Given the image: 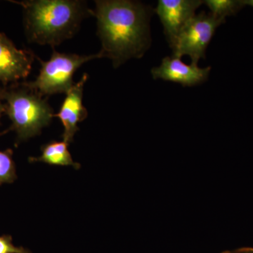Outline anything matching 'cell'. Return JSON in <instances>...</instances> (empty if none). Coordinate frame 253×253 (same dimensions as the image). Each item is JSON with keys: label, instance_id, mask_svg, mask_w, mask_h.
<instances>
[{"label": "cell", "instance_id": "obj_4", "mask_svg": "<svg viewBox=\"0 0 253 253\" xmlns=\"http://www.w3.org/2000/svg\"><path fill=\"white\" fill-rule=\"evenodd\" d=\"M41 63L39 75L34 81L23 82L25 84L43 97L56 94H66L75 84V73L84 63L95 59L99 55H78L60 53L54 49L51 58Z\"/></svg>", "mask_w": 253, "mask_h": 253}, {"label": "cell", "instance_id": "obj_8", "mask_svg": "<svg viewBox=\"0 0 253 253\" xmlns=\"http://www.w3.org/2000/svg\"><path fill=\"white\" fill-rule=\"evenodd\" d=\"M88 77V75L84 73L81 81L73 84L66 93L59 113L54 116L62 123L64 128L62 138L68 144L72 142L75 134L79 130L78 123L83 122L88 116L87 110L83 103V91Z\"/></svg>", "mask_w": 253, "mask_h": 253}, {"label": "cell", "instance_id": "obj_16", "mask_svg": "<svg viewBox=\"0 0 253 253\" xmlns=\"http://www.w3.org/2000/svg\"><path fill=\"white\" fill-rule=\"evenodd\" d=\"M245 4H246V6L249 5V6L253 7V0H245Z\"/></svg>", "mask_w": 253, "mask_h": 253}, {"label": "cell", "instance_id": "obj_1", "mask_svg": "<svg viewBox=\"0 0 253 253\" xmlns=\"http://www.w3.org/2000/svg\"><path fill=\"white\" fill-rule=\"evenodd\" d=\"M91 16L97 21L101 41L99 59L107 58L117 68L128 60L141 59L151 44L152 9L140 1L96 0Z\"/></svg>", "mask_w": 253, "mask_h": 253}, {"label": "cell", "instance_id": "obj_13", "mask_svg": "<svg viewBox=\"0 0 253 253\" xmlns=\"http://www.w3.org/2000/svg\"><path fill=\"white\" fill-rule=\"evenodd\" d=\"M0 253H32L30 250L17 247L13 244L12 237L10 235L0 236Z\"/></svg>", "mask_w": 253, "mask_h": 253}, {"label": "cell", "instance_id": "obj_15", "mask_svg": "<svg viewBox=\"0 0 253 253\" xmlns=\"http://www.w3.org/2000/svg\"><path fill=\"white\" fill-rule=\"evenodd\" d=\"M4 113H5V104L2 98H1V93H0V126H1V116H2Z\"/></svg>", "mask_w": 253, "mask_h": 253}, {"label": "cell", "instance_id": "obj_10", "mask_svg": "<svg viewBox=\"0 0 253 253\" xmlns=\"http://www.w3.org/2000/svg\"><path fill=\"white\" fill-rule=\"evenodd\" d=\"M68 145L64 141H51L42 146L40 157H30L28 161L30 163L42 162L51 166H72L75 169H80L81 164L73 161L68 151Z\"/></svg>", "mask_w": 253, "mask_h": 253}, {"label": "cell", "instance_id": "obj_7", "mask_svg": "<svg viewBox=\"0 0 253 253\" xmlns=\"http://www.w3.org/2000/svg\"><path fill=\"white\" fill-rule=\"evenodd\" d=\"M36 57L30 50L18 49L4 33H0V83L7 86L26 79Z\"/></svg>", "mask_w": 253, "mask_h": 253}, {"label": "cell", "instance_id": "obj_14", "mask_svg": "<svg viewBox=\"0 0 253 253\" xmlns=\"http://www.w3.org/2000/svg\"><path fill=\"white\" fill-rule=\"evenodd\" d=\"M223 253H253V248H242L234 251H226Z\"/></svg>", "mask_w": 253, "mask_h": 253}, {"label": "cell", "instance_id": "obj_3", "mask_svg": "<svg viewBox=\"0 0 253 253\" xmlns=\"http://www.w3.org/2000/svg\"><path fill=\"white\" fill-rule=\"evenodd\" d=\"M0 93L5 101V113L11 121L9 129L1 135L14 131L17 143L28 140L41 134L42 128L49 126L54 118L48 98L32 90L23 82L0 85Z\"/></svg>", "mask_w": 253, "mask_h": 253}, {"label": "cell", "instance_id": "obj_2", "mask_svg": "<svg viewBox=\"0 0 253 253\" xmlns=\"http://www.w3.org/2000/svg\"><path fill=\"white\" fill-rule=\"evenodd\" d=\"M22 6L25 33L31 43L59 45L78 33L82 21L91 16L86 1L28 0L13 1Z\"/></svg>", "mask_w": 253, "mask_h": 253}, {"label": "cell", "instance_id": "obj_9", "mask_svg": "<svg viewBox=\"0 0 253 253\" xmlns=\"http://www.w3.org/2000/svg\"><path fill=\"white\" fill-rule=\"evenodd\" d=\"M211 67L199 68L198 65L186 64L180 58H163L161 66L151 69L154 80L179 83L183 86H194L207 81Z\"/></svg>", "mask_w": 253, "mask_h": 253}, {"label": "cell", "instance_id": "obj_5", "mask_svg": "<svg viewBox=\"0 0 253 253\" xmlns=\"http://www.w3.org/2000/svg\"><path fill=\"white\" fill-rule=\"evenodd\" d=\"M224 18L214 16L205 11L196 14L181 32L172 48V56L180 58L189 56L191 63L198 65L199 60L206 59V51L216 30L223 23Z\"/></svg>", "mask_w": 253, "mask_h": 253}, {"label": "cell", "instance_id": "obj_12", "mask_svg": "<svg viewBox=\"0 0 253 253\" xmlns=\"http://www.w3.org/2000/svg\"><path fill=\"white\" fill-rule=\"evenodd\" d=\"M13 151L8 149L0 151V186L11 184L17 179Z\"/></svg>", "mask_w": 253, "mask_h": 253}, {"label": "cell", "instance_id": "obj_6", "mask_svg": "<svg viewBox=\"0 0 253 253\" xmlns=\"http://www.w3.org/2000/svg\"><path fill=\"white\" fill-rule=\"evenodd\" d=\"M202 0H159L154 9L161 20L171 49L186 24L196 16Z\"/></svg>", "mask_w": 253, "mask_h": 253}, {"label": "cell", "instance_id": "obj_11", "mask_svg": "<svg viewBox=\"0 0 253 253\" xmlns=\"http://www.w3.org/2000/svg\"><path fill=\"white\" fill-rule=\"evenodd\" d=\"M211 14L225 19L226 16H234L246 5L245 0H206L204 1Z\"/></svg>", "mask_w": 253, "mask_h": 253}]
</instances>
